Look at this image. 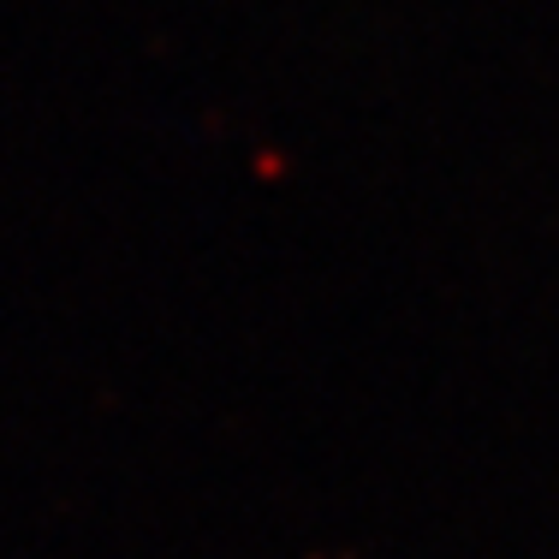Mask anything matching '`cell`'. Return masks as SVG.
<instances>
[]
</instances>
